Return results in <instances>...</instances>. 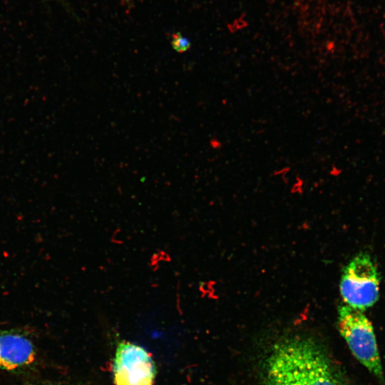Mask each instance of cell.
<instances>
[{
    "mask_svg": "<svg viewBox=\"0 0 385 385\" xmlns=\"http://www.w3.org/2000/svg\"><path fill=\"white\" fill-rule=\"evenodd\" d=\"M266 375L267 385H346L322 347L299 336L274 346L267 360Z\"/></svg>",
    "mask_w": 385,
    "mask_h": 385,
    "instance_id": "6da1fadb",
    "label": "cell"
},
{
    "mask_svg": "<svg viewBox=\"0 0 385 385\" xmlns=\"http://www.w3.org/2000/svg\"><path fill=\"white\" fill-rule=\"evenodd\" d=\"M338 327L354 357L379 380L384 372L373 326L363 311L339 307Z\"/></svg>",
    "mask_w": 385,
    "mask_h": 385,
    "instance_id": "7a4b0ae2",
    "label": "cell"
},
{
    "mask_svg": "<svg viewBox=\"0 0 385 385\" xmlns=\"http://www.w3.org/2000/svg\"><path fill=\"white\" fill-rule=\"evenodd\" d=\"M378 271L369 255H356L345 267L340 284L341 295L346 304L364 311L373 306L379 295Z\"/></svg>",
    "mask_w": 385,
    "mask_h": 385,
    "instance_id": "3957f363",
    "label": "cell"
},
{
    "mask_svg": "<svg viewBox=\"0 0 385 385\" xmlns=\"http://www.w3.org/2000/svg\"><path fill=\"white\" fill-rule=\"evenodd\" d=\"M113 375L115 385H153L155 368L144 348L122 342L115 351Z\"/></svg>",
    "mask_w": 385,
    "mask_h": 385,
    "instance_id": "277c9868",
    "label": "cell"
},
{
    "mask_svg": "<svg viewBox=\"0 0 385 385\" xmlns=\"http://www.w3.org/2000/svg\"><path fill=\"white\" fill-rule=\"evenodd\" d=\"M35 351L25 336L13 332L0 333V369H16L33 361Z\"/></svg>",
    "mask_w": 385,
    "mask_h": 385,
    "instance_id": "5b68a950",
    "label": "cell"
},
{
    "mask_svg": "<svg viewBox=\"0 0 385 385\" xmlns=\"http://www.w3.org/2000/svg\"><path fill=\"white\" fill-rule=\"evenodd\" d=\"M171 45L173 48L178 53H183L190 48L191 43L188 38L183 37L179 33H176L173 35Z\"/></svg>",
    "mask_w": 385,
    "mask_h": 385,
    "instance_id": "8992f818",
    "label": "cell"
}]
</instances>
